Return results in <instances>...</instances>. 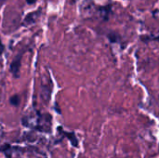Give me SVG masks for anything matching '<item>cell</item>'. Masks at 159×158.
Returning <instances> with one entry per match:
<instances>
[{
  "label": "cell",
  "mask_w": 159,
  "mask_h": 158,
  "mask_svg": "<svg viewBox=\"0 0 159 158\" xmlns=\"http://www.w3.org/2000/svg\"><path fill=\"white\" fill-rule=\"evenodd\" d=\"M20 67V55L17 56V57L13 60V61H12V63H11V65H10V71H11V73L13 74V75L16 76V77L19 76Z\"/></svg>",
  "instance_id": "1"
},
{
  "label": "cell",
  "mask_w": 159,
  "mask_h": 158,
  "mask_svg": "<svg viewBox=\"0 0 159 158\" xmlns=\"http://www.w3.org/2000/svg\"><path fill=\"white\" fill-rule=\"evenodd\" d=\"M36 17H37V13L36 11L35 12H33L29 15H27V17L25 18V20H24V23L25 24H31V23H34L36 20Z\"/></svg>",
  "instance_id": "2"
},
{
  "label": "cell",
  "mask_w": 159,
  "mask_h": 158,
  "mask_svg": "<svg viewBox=\"0 0 159 158\" xmlns=\"http://www.w3.org/2000/svg\"><path fill=\"white\" fill-rule=\"evenodd\" d=\"M10 103H11V105H13V106H18L19 104H20V98H19V96L18 95H14V96H12L11 98H10Z\"/></svg>",
  "instance_id": "3"
},
{
  "label": "cell",
  "mask_w": 159,
  "mask_h": 158,
  "mask_svg": "<svg viewBox=\"0 0 159 158\" xmlns=\"http://www.w3.org/2000/svg\"><path fill=\"white\" fill-rule=\"evenodd\" d=\"M3 51H4V46H3V44H2V41H1V39H0V56L2 55Z\"/></svg>",
  "instance_id": "4"
},
{
  "label": "cell",
  "mask_w": 159,
  "mask_h": 158,
  "mask_svg": "<svg viewBox=\"0 0 159 158\" xmlns=\"http://www.w3.org/2000/svg\"><path fill=\"white\" fill-rule=\"evenodd\" d=\"M26 2L29 4V5H32V4H34L36 2V0H26Z\"/></svg>",
  "instance_id": "5"
},
{
  "label": "cell",
  "mask_w": 159,
  "mask_h": 158,
  "mask_svg": "<svg viewBox=\"0 0 159 158\" xmlns=\"http://www.w3.org/2000/svg\"><path fill=\"white\" fill-rule=\"evenodd\" d=\"M5 1H6V0H0V7H1L2 5H3V3H4Z\"/></svg>",
  "instance_id": "6"
}]
</instances>
